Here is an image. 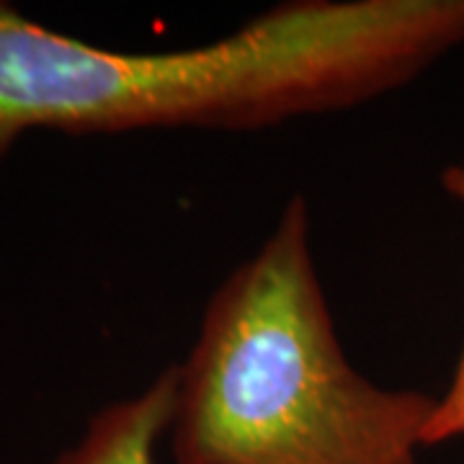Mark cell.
Wrapping results in <instances>:
<instances>
[{
  "label": "cell",
  "mask_w": 464,
  "mask_h": 464,
  "mask_svg": "<svg viewBox=\"0 0 464 464\" xmlns=\"http://www.w3.org/2000/svg\"><path fill=\"white\" fill-rule=\"evenodd\" d=\"M439 181L449 199L464 207V160L444 168ZM454 439H464V343L447 390L436 398V408L426 429V449L441 447Z\"/></svg>",
  "instance_id": "4"
},
{
  "label": "cell",
  "mask_w": 464,
  "mask_h": 464,
  "mask_svg": "<svg viewBox=\"0 0 464 464\" xmlns=\"http://www.w3.org/2000/svg\"><path fill=\"white\" fill-rule=\"evenodd\" d=\"M176 400V364L163 369L142 392L103 405L83 436L54 464H158Z\"/></svg>",
  "instance_id": "3"
},
{
  "label": "cell",
  "mask_w": 464,
  "mask_h": 464,
  "mask_svg": "<svg viewBox=\"0 0 464 464\" xmlns=\"http://www.w3.org/2000/svg\"><path fill=\"white\" fill-rule=\"evenodd\" d=\"M433 408L348 362L295 194L207 299L166 439L176 464H418Z\"/></svg>",
  "instance_id": "2"
},
{
  "label": "cell",
  "mask_w": 464,
  "mask_h": 464,
  "mask_svg": "<svg viewBox=\"0 0 464 464\" xmlns=\"http://www.w3.org/2000/svg\"><path fill=\"white\" fill-rule=\"evenodd\" d=\"M464 44V0H284L212 44L106 50L0 0V160L21 137L256 132L413 83Z\"/></svg>",
  "instance_id": "1"
}]
</instances>
